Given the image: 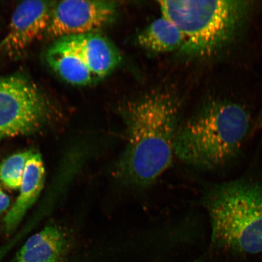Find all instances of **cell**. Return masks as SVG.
Segmentation results:
<instances>
[{"label":"cell","mask_w":262,"mask_h":262,"mask_svg":"<svg viewBox=\"0 0 262 262\" xmlns=\"http://www.w3.org/2000/svg\"><path fill=\"white\" fill-rule=\"evenodd\" d=\"M178 117L174 100L165 93H149L128 104L127 141L117 165L121 179L141 187L165 172L174 155Z\"/></svg>","instance_id":"6da1fadb"},{"label":"cell","mask_w":262,"mask_h":262,"mask_svg":"<svg viewBox=\"0 0 262 262\" xmlns=\"http://www.w3.org/2000/svg\"><path fill=\"white\" fill-rule=\"evenodd\" d=\"M250 124V114L241 104L209 100L179 129L174 155L199 169L218 168L238 155Z\"/></svg>","instance_id":"7a4b0ae2"},{"label":"cell","mask_w":262,"mask_h":262,"mask_svg":"<svg viewBox=\"0 0 262 262\" xmlns=\"http://www.w3.org/2000/svg\"><path fill=\"white\" fill-rule=\"evenodd\" d=\"M162 15L182 35V53L208 58L233 43L247 22L252 3L238 0H169L159 2Z\"/></svg>","instance_id":"3957f363"},{"label":"cell","mask_w":262,"mask_h":262,"mask_svg":"<svg viewBox=\"0 0 262 262\" xmlns=\"http://www.w3.org/2000/svg\"><path fill=\"white\" fill-rule=\"evenodd\" d=\"M219 250L242 254L262 252V184L238 179L209 186L203 198Z\"/></svg>","instance_id":"277c9868"},{"label":"cell","mask_w":262,"mask_h":262,"mask_svg":"<svg viewBox=\"0 0 262 262\" xmlns=\"http://www.w3.org/2000/svg\"><path fill=\"white\" fill-rule=\"evenodd\" d=\"M50 112L47 98L28 78H0V140L34 133L44 126Z\"/></svg>","instance_id":"5b68a950"},{"label":"cell","mask_w":262,"mask_h":262,"mask_svg":"<svg viewBox=\"0 0 262 262\" xmlns=\"http://www.w3.org/2000/svg\"><path fill=\"white\" fill-rule=\"evenodd\" d=\"M117 6L110 1L67 0L55 4L46 34L59 39L98 32L113 20Z\"/></svg>","instance_id":"8992f818"},{"label":"cell","mask_w":262,"mask_h":262,"mask_svg":"<svg viewBox=\"0 0 262 262\" xmlns=\"http://www.w3.org/2000/svg\"><path fill=\"white\" fill-rule=\"evenodd\" d=\"M55 3L25 1L13 13L7 33L0 42V53L19 56L47 31Z\"/></svg>","instance_id":"52a82bcc"},{"label":"cell","mask_w":262,"mask_h":262,"mask_svg":"<svg viewBox=\"0 0 262 262\" xmlns=\"http://www.w3.org/2000/svg\"><path fill=\"white\" fill-rule=\"evenodd\" d=\"M62 39L83 59L97 79L112 73L120 63L119 51L98 32Z\"/></svg>","instance_id":"ba28073f"},{"label":"cell","mask_w":262,"mask_h":262,"mask_svg":"<svg viewBox=\"0 0 262 262\" xmlns=\"http://www.w3.org/2000/svg\"><path fill=\"white\" fill-rule=\"evenodd\" d=\"M45 181L43 160L40 154L33 152L26 165L18 198L3 221L6 233H11L17 228L29 209L37 201Z\"/></svg>","instance_id":"9c48e42d"},{"label":"cell","mask_w":262,"mask_h":262,"mask_svg":"<svg viewBox=\"0 0 262 262\" xmlns=\"http://www.w3.org/2000/svg\"><path fill=\"white\" fill-rule=\"evenodd\" d=\"M67 247L63 232L48 226L29 237L16 256L18 262H58Z\"/></svg>","instance_id":"30bf717a"},{"label":"cell","mask_w":262,"mask_h":262,"mask_svg":"<svg viewBox=\"0 0 262 262\" xmlns=\"http://www.w3.org/2000/svg\"><path fill=\"white\" fill-rule=\"evenodd\" d=\"M47 59L51 67L68 83L84 86L97 79L83 59L63 39H59L49 49Z\"/></svg>","instance_id":"8fae6325"},{"label":"cell","mask_w":262,"mask_h":262,"mask_svg":"<svg viewBox=\"0 0 262 262\" xmlns=\"http://www.w3.org/2000/svg\"><path fill=\"white\" fill-rule=\"evenodd\" d=\"M137 40L141 47L155 53L180 50L183 43L178 28L163 15L144 29Z\"/></svg>","instance_id":"7c38bea8"},{"label":"cell","mask_w":262,"mask_h":262,"mask_svg":"<svg viewBox=\"0 0 262 262\" xmlns=\"http://www.w3.org/2000/svg\"><path fill=\"white\" fill-rule=\"evenodd\" d=\"M32 153L31 150L15 153L0 164V180L6 187L14 190L20 187L26 165Z\"/></svg>","instance_id":"4fadbf2b"},{"label":"cell","mask_w":262,"mask_h":262,"mask_svg":"<svg viewBox=\"0 0 262 262\" xmlns=\"http://www.w3.org/2000/svg\"><path fill=\"white\" fill-rule=\"evenodd\" d=\"M11 204V200L0 186V215L8 210Z\"/></svg>","instance_id":"5bb4252c"},{"label":"cell","mask_w":262,"mask_h":262,"mask_svg":"<svg viewBox=\"0 0 262 262\" xmlns=\"http://www.w3.org/2000/svg\"><path fill=\"white\" fill-rule=\"evenodd\" d=\"M12 244H9V245H4L3 247H0V261L5 256L6 253L10 250V248L12 247Z\"/></svg>","instance_id":"9a60e30c"},{"label":"cell","mask_w":262,"mask_h":262,"mask_svg":"<svg viewBox=\"0 0 262 262\" xmlns=\"http://www.w3.org/2000/svg\"><path fill=\"white\" fill-rule=\"evenodd\" d=\"M258 126L260 127H262V110L261 111V113H260L259 117H258Z\"/></svg>","instance_id":"2e32d148"},{"label":"cell","mask_w":262,"mask_h":262,"mask_svg":"<svg viewBox=\"0 0 262 262\" xmlns=\"http://www.w3.org/2000/svg\"><path fill=\"white\" fill-rule=\"evenodd\" d=\"M194 262H201V261L200 260H196L194 261Z\"/></svg>","instance_id":"e0dca14e"},{"label":"cell","mask_w":262,"mask_h":262,"mask_svg":"<svg viewBox=\"0 0 262 262\" xmlns=\"http://www.w3.org/2000/svg\"><path fill=\"white\" fill-rule=\"evenodd\" d=\"M15 262H18V261H15Z\"/></svg>","instance_id":"ac0fdd59"}]
</instances>
